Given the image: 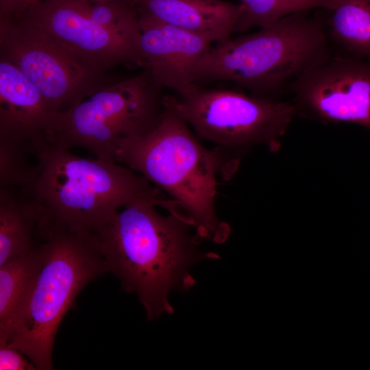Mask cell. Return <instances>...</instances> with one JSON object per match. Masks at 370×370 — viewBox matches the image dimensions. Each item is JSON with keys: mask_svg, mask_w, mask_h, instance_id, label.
Segmentation results:
<instances>
[{"mask_svg": "<svg viewBox=\"0 0 370 370\" xmlns=\"http://www.w3.org/2000/svg\"><path fill=\"white\" fill-rule=\"evenodd\" d=\"M40 243L29 251L0 265V342L5 339L39 264L41 258Z\"/></svg>", "mask_w": 370, "mask_h": 370, "instance_id": "2e32d148", "label": "cell"}, {"mask_svg": "<svg viewBox=\"0 0 370 370\" xmlns=\"http://www.w3.org/2000/svg\"><path fill=\"white\" fill-rule=\"evenodd\" d=\"M0 58L13 64L58 113L109 85L106 73L85 66L18 16H0Z\"/></svg>", "mask_w": 370, "mask_h": 370, "instance_id": "9c48e42d", "label": "cell"}, {"mask_svg": "<svg viewBox=\"0 0 370 370\" xmlns=\"http://www.w3.org/2000/svg\"><path fill=\"white\" fill-rule=\"evenodd\" d=\"M58 114L13 64L0 58V138L41 151L49 144Z\"/></svg>", "mask_w": 370, "mask_h": 370, "instance_id": "7c38bea8", "label": "cell"}, {"mask_svg": "<svg viewBox=\"0 0 370 370\" xmlns=\"http://www.w3.org/2000/svg\"><path fill=\"white\" fill-rule=\"evenodd\" d=\"M328 36L353 56L370 59V0H336Z\"/></svg>", "mask_w": 370, "mask_h": 370, "instance_id": "9a60e30c", "label": "cell"}, {"mask_svg": "<svg viewBox=\"0 0 370 370\" xmlns=\"http://www.w3.org/2000/svg\"><path fill=\"white\" fill-rule=\"evenodd\" d=\"M138 67L147 70L162 88L182 93L195 83L193 69L212 42L199 35L139 14Z\"/></svg>", "mask_w": 370, "mask_h": 370, "instance_id": "8fae6325", "label": "cell"}, {"mask_svg": "<svg viewBox=\"0 0 370 370\" xmlns=\"http://www.w3.org/2000/svg\"><path fill=\"white\" fill-rule=\"evenodd\" d=\"M41 258L0 345L14 347L37 369H53L55 337L80 291L108 272L91 232L52 230L40 243Z\"/></svg>", "mask_w": 370, "mask_h": 370, "instance_id": "277c9868", "label": "cell"}, {"mask_svg": "<svg viewBox=\"0 0 370 370\" xmlns=\"http://www.w3.org/2000/svg\"><path fill=\"white\" fill-rule=\"evenodd\" d=\"M40 152L29 143L0 138V187L29 186L38 173Z\"/></svg>", "mask_w": 370, "mask_h": 370, "instance_id": "ac0fdd59", "label": "cell"}, {"mask_svg": "<svg viewBox=\"0 0 370 370\" xmlns=\"http://www.w3.org/2000/svg\"><path fill=\"white\" fill-rule=\"evenodd\" d=\"M39 225L38 210L21 189L0 187V265L38 243Z\"/></svg>", "mask_w": 370, "mask_h": 370, "instance_id": "5bb4252c", "label": "cell"}, {"mask_svg": "<svg viewBox=\"0 0 370 370\" xmlns=\"http://www.w3.org/2000/svg\"><path fill=\"white\" fill-rule=\"evenodd\" d=\"M330 56L323 23L307 11L215 45L195 64V83L230 82L267 97Z\"/></svg>", "mask_w": 370, "mask_h": 370, "instance_id": "5b68a950", "label": "cell"}, {"mask_svg": "<svg viewBox=\"0 0 370 370\" xmlns=\"http://www.w3.org/2000/svg\"><path fill=\"white\" fill-rule=\"evenodd\" d=\"M242 14L234 32H243L253 27L272 25L291 14L311 9L330 10L336 0H239Z\"/></svg>", "mask_w": 370, "mask_h": 370, "instance_id": "e0dca14e", "label": "cell"}, {"mask_svg": "<svg viewBox=\"0 0 370 370\" xmlns=\"http://www.w3.org/2000/svg\"><path fill=\"white\" fill-rule=\"evenodd\" d=\"M18 16L88 68L138 67L139 13L132 0H40Z\"/></svg>", "mask_w": 370, "mask_h": 370, "instance_id": "52a82bcc", "label": "cell"}, {"mask_svg": "<svg viewBox=\"0 0 370 370\" xmlns=\"http://www.w3.org/2000/svg\"><path fill=\"white\" fill-rule=\"evenodd\" d=\"M30 0H0V16H14L22 14L29 5Z\"/></svg>", "mask_w": 370, "mask_h": 370, "instance_id": "ffe728a7", "label": "cell"}, {"mask_svg": "<svg viewBox=\"0 0 370 370\" xmlns=\"http://www.w3.org/2000/svg\"><path fill=\"white\" fill-rule=\"evenodd\" d=\"M139 14L199 35L215 45L231 38L242 14L240 3L224 0H132Z\"/></svg>", "mask_w": 370, "mask_h": 370, "instance_id": "4fadbf2b", "label": "cell"}, {"mask_svg": "<svg viewBox=\"0 0 370 370\" xmlns=\"http://www.w3.org/2000/svg\"><path fill=\"white\" fill-rule=\"evenodd\" d=\"M157 206L148 199L128 204L93 233L108 272L136 295L149 320L173 312L168 295L195 284L194 264L219 258L199 249L203 238L185 217L161 214Z\"/></svg>", "mask_w": 370, "mask_h": 370, "instance_id": "6da1fadb", "label": "cell"}, {"mask_svg": "<svg viewBox=\"0 0 370 370\" xmlns=\"http://www.w3.org/2000/svg\"><path fill=\"white\" fill-rule=\"evenodd\" d=\"M38 1H40V0H30V1H29V7L31 5H32V4L35 3H36V2Z\"/></svg>", "mask_w": 370, "mask_h": 370, "instance_id": "7402d4cb", "label": "cell"}, {"mask_svg": "<svg viewBox=\"0 0 370 370\" xmlns=\"http://www.w3.org/2000/svg\"><path fill=\"white\" fill-rule=\"evenodd\" d=\"M162 102L199 137L230 154L257 145L278 148L297 112L288 102L197 84L182 93L163 96Z\"/></svg>", "mask_w": 370, "mask_h": 370, "instance_id": "ba28073f", "label": "cell"}, {"mask_svg": "<svg viewBox=\"0 0 370 370\" xmlns=\"http://www.w3.org/2000/svg\"><path fill=\"white\" fill-rule=\"evenodd\" d=\"M18 349L8 345H0L1 370H34V364Z\"/></svg>", "mask_w": 370, "mask_h": 370, "instance_id": "d6986e66", "label": "cell"}, {"mask_svg": "<svg viewBox=\"0 0 370 370\" xmlns=\"http://www.w3.org/2000/svg\"><path fill=\"white\" fill-rule=\"evenodd\" d=\"M361 58L330 56L304 73L289 86L297 110L370 129V59Z\"/></svg>", "mask_w": 370, "mask_h": 370, "instance_id": "30bf717a", "label": "cell"}, {"mask_svg": "<svg viewBox=\"0 0 370 370\" xmlns=\"http://www.w3.org/2000/svg\"><path fill=\"white\" fill-rule=\"evenodd\" d=\"M162 89L146 69L107 85L58 113L48 143L66 150L82 147L96 158L116 162L126 143L148 132L160 119Z\"/></svg>", "mask_w": 370, "mask_h": 370, "instance_id": "8992f818", "label": "cell"}, {"mask_svg": "<svg viewBox=\"0 0 370 370\" xmlns=\"http://www.w3.org/2000/svg\"><path fill=\"white\" fill-rule=\"evenodd\" d=\"M163 106L158 123L126 143L119 150L116 162L176 201L203 239L223 243L231 230L217 214V177L232 176L238 160L220 147H205L173 108Z\"/></svg>", "mask_w": 370, "mask_h": 370, "instance_id": "3957f363", "label": "cell"}, {"mask_svg": "<svg viewBox=\"0 0 370 370\" xmlns=\"http://www.w3.org/2000/svg\"><path fill=\"white\" fill-rule=\"evenodd\" d=\"M40 216L39 234L51 230L94 233L132 203L148 199L167 211L176 201L140 174L117 162L88 159L48 145L37 175L21 189Z\"/></svg>", "mask_w": 370, "mask_h": 370, "instance_id": "7a4b0ae2", "label": "cell"}, {"mask_svg": "<svg viewBox=\"0 0 370 370\" xmlns=\"http://www.w3.org/2000/svg\"><path fill=\"white\" fill-rule=\"evenodd\" d=\"M95 1L99 3H106L109 1H111L112 0H94Z\"/></svg>", "mask_w": 370, "mask_h": 370, "instance_id": "44dd1931", "label": "cell"}]
</instances>
